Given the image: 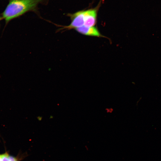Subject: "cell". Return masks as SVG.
Wrapping results in <instances>:
<instances>
[{"label":"cell","instance_id":"cell-7","mask_svg":"<svg viewBox=\"0 0 161 161\" xmlns=\"http://www.w3.org/2000/svg\"><path fill=\"white\" fill-rule=\"evenodd\" d=\"M38 117V119L39 120H40L42 119V117H38Z\"/></svg>","mask_w":161,"mask_h":161},{"label":"cell","instance_id":"cell-6","mask_svg":"<svg viewBox=\"0 0 161 161\" xmlns=\"http://www.w3.org/2000/svg\"><path fill=\"white\" fill-rule=\"evenodd\" d=\"M4 153L0 154V161H2Z\"/></svg>","mask_w":161,"mask_h":161},{"label":"cell","instance_id":"cell-1","mask_svg":"<svg viewBox=\"0 0 161 161\" xmlns=\"http://www.w3.org/2000/svg\"><path fill=\"white\" fill-rule=\"evenodd\" d=\"M42 1L43 0H10L1 14V17L7 24L12 19L28 12L35 11L38 4Z\"/></svg>","mask_w":161,"mask_h":161},{"label":"cell","instance_id":"cell-8","mask_svg":"<svg viewBox=\"0 0 161 161\" xmlns=\"http://www.w3.org/2000/svg\"><path fill=\"white\" fill-rule=\"evenodd\" d=\"M2 19H3L2 17L0 16V21Z\"/></svg>","mask_w":161,"mask_h":161},{"label":"cell","instance_id":"cell-2","mask_svg":"<svg viewBox=\"0 0 161 161\" xmlns=\"http://www.w3.org/2000/svg\"><path fill=\"white\" fill-rule=\"evenodd\" d=\"M85 10H81L73 13H68L67 15L71 20V22L68 26H60L59 30H70L75 29L84 25L85 23Z\"/></svg>","mask_w":161,"mask_h":161},{"label":"cell","instance_id":"cell-5","mask_svg":"<svg viewBox=\"0 0 161 161\" xmlns=\"http://www.w3.org/2000/svg\"><path fill=\"white\" fill-rule=\"evenodd\" d=\"M26 156L25 155H21L20 154V155H19L18 154V155L14 157L13 156L10 155V159L11 161H20L23 159Z\"/></svg>","mask_w":161,"mask_h":161},{"label":"cell","instance_id":"cell-3","mask_svg":"<svg viewBox=\"0 0 161 161\" xmlns=\"http://www.w3.org/2000/svg\"><path fill=\"white\" fill-rule=\"evenodd\" d=\"M99 6V4L94 8L85 10V23L84 25L91 27H94L96 24Z\"/></svg>","mask_w":161,"mask_h":161},{"label":"cell","instance_id":"cell-4","mask_svg":"<svg viewBox=\"0 0 161 161\" xmlns=\"http://www.w3.org/2000/svg\"><path fill=\"white\" fill-rule=\"evenodd\" d=\"M75 30L78 32L84 35L106 38V37L102 35L97 28L95 26L89 27L83 25L75 29Z\"/></svg>","mask_w":161,"mask_h":161}]
</instances>
